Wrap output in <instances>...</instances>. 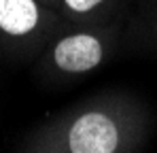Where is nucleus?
Here are the masks:
<instances>
[{
	"label": "nucleus",
	"mask_w": 157,
	"mask_h": 153,
	"mask_svg": "<svg viewBox=\"0 0 157 153\" xmlns=\"http://www.w3.org/2000/svg\"><path fill=\"white\" fill-rule=\"evenodd\" d=\"M134 145V128L128 113L113 104H98L75 113L49 130L40 151L62 153H119Z\"/></svg>",
	"instance_id": "f257e3e1"
},
{
	"label": "nucleus",
	"mask_w": 157,
	"mask_h": 153,
	"mask_svg": "<svg viewBox=\"0 0 157 153\" xmlns=\"http://www.w3.org/2000/svg\"><path fill=\"white\" fill-rule=\"evenodd\" d=\"M106 45L96 32H72L59 36L51 47L53 66L64 75H87L102 66Z\"/></svg>",
	"instance_id": "f03ea898"
},
{
	"label": "nucleus",
	"mask_w": 157,
	"mask_h": 153,
	"mask_svg": "<svg viewBox=\"0 0 157 153\" xmlns=\"http://www.w3.org/2000/svg\"><path fill=\"white\" fill-rule=\"evenodd\" d=\"M49 9L40 0H0V41L30 43L47 30Z\"/></svg>",
	"instance_id": "7ed1b4c3"
},
{
	"label": "nucleus",
	"mask_w": 157,
	"mask_h": 153,
	"mask_svg": "<svg viewBox=\"0 0 157 153\" xmlns=\"http://www.w3.org/2000/svg\"><path fill=\"white\" fill-rule=\"evenodd\" d=\"M110 0H57L59 9L72 19H89L96 17Z\"/></svg>",
	"instance_id": "20e7f679"
},
{
	"label": "nucleus",
	"mask_w": 157,
	"mask_h": 153,
	"mask_svg": "<svg viewBox=\"0 0 157 153\" xmlns=\"http://www.w3.org/2000/svg\"><path fill=\"white\" fill-rule=\"evenodd\" d=\"M40 2H45L47 6H53V4H57V0H40Z\"/></svg>",
	"instance_id": "39448f33"
}]
</instances>
